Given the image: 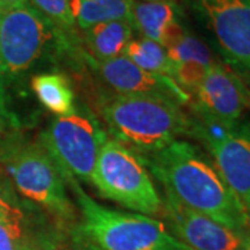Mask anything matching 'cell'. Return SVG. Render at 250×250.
<instances>
[{
  "label": "cell",
  "instance_id": "1",
  "mask_svg": "<svg viewBox=\"0 0 250 250\" xmlns=\"http://www.w3.org/2000/svg\"><path fill=\"white\" fill-rule=\"evenodd\" d=\"M139 157L181 203L250 238V215L199 146L178 139L160 152Z\"/></svg>",
  "mask_w": 250,
  "mask_h": 250
},
{
  "label": "cell",
  "instance_id": "2",
  "mask_svg": "<svg viewBox=\"0 0 250 250\" xmlns=\"http://www.w3.org/2000/svg\"><path fill=\"white\" fill-rule=\"evenodd\" d=\"M182 107L166 98L116 93L102 100L100 113L118 142L147 156L190 136V116Z\"/></svg>",
  "mask_w": 250,
  "mask_h": 250
},
{
  "label": "cell",
  "instance_id": "3",
  "mask_svg": "<svg viewBox=\"0 0 250 250\" xmlns=\"http://www.w3.org/2000/svg\"><path fill=\"white\" fill-rule=\"evenodd\" d=\"M80 207L77 236L96 250H192L166 224L143 214L121 213L95 202L74 178H64Z\"/></svg>",
  "mask_w": 250,
  "mask_h": 250
},
{
  "label": "cell",
  "instance_id": "4",
  "mask_svg": "<svg viewBox=\"0 0 250 250\" xmlns=\"http://www.w3.org/2000/svg\"><path fill=\"white\" fill-rule=\"evenodd\" d=\"M0 161L25 199L45 208L59 224L75 223L77 211L64 177L39 141L10 135L0 145Z\"/></svg>",
  "mask_w": 250,
  "mask_h": 250
},
{
  "label": "cell",
  "instance_id": "5",
  "mask_svg": "<svg viewBox=\"0 0 250 250\" xmlns=\"http://www.w3.org/2000/svg\"><path fill=\"white\" fill-rule=\"evenodd\" d=\"M90 185L99 195L143 215L161 214L163 200L141 157L107 138L99 152Z\"/></svg>",
  "mask_w": 250,
  "mask_h": 250
},
{
  "label": "cell",
  "instance_id": "6",
  "mask_svg": "<svg viewBox=\"0 0 250 250\" xmlns=\"http://www.w3.org/2000/svg\"><path fill=\"white\" fill-rule=\"evenodd\" d=\"M107 135L89 110L77 107L68 116L57 117L39 136L64 178L90 184L99 152Z\"/></svg>",
  "mask_w": 250,
  "mask_h": 250
},
{
  "label": "cell",
  "instance_id": "7",
  "mask_svg": "<svg viewBox=\"0 0 250 250\" xmlns=\"http://www.w3.org/2000/svg\"><path fill=\"white\" fill-rule=\"evenodd\" d=\"M62 34L31 3L4 10L0 16V60L6 77L31 70L52 46H68Z\"/></svg>",
  "mask_w": 250,
  "mask_h": 250
},
{
  "label": "cell",
  "instance_id": "8",
  "mask_svg": "<svg viewBox=\"0 0 250 250\" xmlns=\"http://www.w3.org/2000/svg\"><path fill=\"white\" fill-rule=\"evenodd\" d=\"M225 62L250 75V0H187Z\"/></svg>",
  "mask_w": 250,
  "mask_h": 250
},
{
  "label": "cell",
  "instance_id": "9",
  "mask_svg": "<svg viewBox=\"0 0 250 250\" xmlns=\"http://www.w3.org/2000/svg\"><path fill=\"white\" fill-rule=\"evenodd\" d=\"M190 114L235 124L250 110V88L228 64L214 62L190 96Z\"/></svg>",
  "mask_w": 250,
  "mask_h": 250
},
{
  "label": "cell",
  "instance_id": "10",
  "mask_svg": "<svg viewBox=\"0 0 250 250\" xmlns=\"http://www.w3.org/2000/svg\"><path fill=\"white\" fill-rule=\"evenodd\" d=\"M161 215L171 235L192 250H246L250 238L189 208L164 190Z\"/></svg>",
  "mask_w": 250,
  "mask_h": 250
},
{
  "label": "cell",
  "instance_id": "11",
  "mask_svg": "<svg viewBox=\"0 0 250 250\" xmlns=\"http://www.w3.org/2000/svg\"><path fill=\"white\" fill-rule=\"evenodd\" d=\"M89 64L103 82L120 95L157 96L174 100L181 106L190 104V96L179 88L175 81L164 75L145 71L125 56L104 62H98L90 57Z\"/></svg>",
  "mask_w": 250,
  "mask_h": 250
},
{
  "label": "cell",
  "instance_id": "12",
  "mask_svg": "<svg viewBox=\"0 0 250 250\" xmlns=\"http://www.w3.org/2000/svg\"><path fill=\"white\" fill-rule=\"evenodd\" d=\"M205 147L233 195L250 215V117H243L224 138Z\"/></svg>",
  "mask_w": 250,
  "mask_h": 250
},
{
  "label": "cell",
  "instance_id": "13",
  "mask_svg": "<svg viewBox=\"0 0 250 250\" xmlns=\"http://www.w3.org/2000/svg\"><path fill=\"white\" fill-rule=\"evenodd\" d=\"M134 27L128 21H110L85 29L83 41L93 60L104 62L124 56L134 39Z\"/></svg>",
  "mask_w": 250,
  "mask_h": 250
},
{
  "label": "cell",
  "instance_id": "14",
  "mask_svg": "<svg viewBox=\"0 0 250 250\" xmlns=\"http://www.w3.org/2000/svg\"><path fill=\"white\" fill-rule=\"evenodd\" d=\"M182 10L174 1H139L132 0L131 25L142 38L160 42L161 32L170 22L179 20Z\"/></svg>",
  "mask_w": 250,
  "mask_h": 250
},
{
  "label": "cell",
  "instance_id": "15",
  "mask_svg": "<svg viewBox=\"0 0 250 250\" xmlns=\"http://www.w3.org/2000/svg\"><path fill=\"white\" fill-rule=\"evenodd\" d=\"M41 104L57 117L68 116L75 111V95L70 80L62 72L38 74L31 81Z\"/></svg>",
  "mask_w": 250,
  "mask_h": 250
},
{
  "label": "cell",
  "instance_id": "16",
  "mask_svg": "<svg viewBox=\"0 0 250 250\" xmlns=\"http://www.w3.org/2000/svg\"><path fill=\"white\" fill-rule=\"evenodd\" d=\"M75 24L83 31L110 21L131 22L132 0H71Z\"/></svg>",
  "mask_w": 250,
  "mask_h": 250
},
{
  "label": "cell",
  "instance_id": "17",
  "mask_svg": "<svg viewBox=\"0 0 250 250\" xmlns=\"http://www.w3.org/2000/svg\"><path fill=\"white\" fill-rule=\"evenodd\" d=\"M124 56L145 71L164 75L172 80L174 64L167 50L154 41L146 38L132 39L126 46Z\"/></svg>",
  "mask_w": 250,
  "mask_h": 250
},
{
  "label": "cell",
  "instance_id": "18",
  "mask_svg": "<svg viewBox=\"0 0 250 250\" xmlns=\"http://www.w3.org/2000/svg\"><path fill=\"white\" fill-rule=\"evenodd\" d=\"M167 53L174 65L181 62H200L205 65H211L215 62L208 47L189 31L167 50Z\"/></svg>",
  "mask_w": 250,
  "mask_h": 250
},
{
  "label": "cell",
  "instance_id": "19",
  "mask_svg": "<svg viewBox=\"0 0 250 250\" xmlns=\"http://www.w3.org/2000/svg\"><path fill=\"white\" fill-rule=\"evenodd\" d=\"M70 1L71 0H29L38 11L49 18L64 34H70L75 27Z\"/></svg>",
  "mask_w": 250,
  "mask_h": 250
},
{
  "label": "cell",
  "instance_id": "20",
  "mask_svg": "<svg viewBox=\"0 0 250 250\" xmlns=\"http://www.w3.org/2000/svg\"><path fill=\"white\" fill-rule=\"evenodd\" d=\"M21 221L0 218V250H17Z\"/></svg>",
  "mask_w": 250,
  "mask_h": 250
},
{
  "label": "cell",
  "instance_id": "21",
  "mask_svg": "<svg viewBox=\"0 0 250 250\" xmlns=\"http://www.w3.org/2000/svg\"><path fill=\"white\" fill-rule=\"evenodd\" d=\"M0 218H7L14 221H21L22 213L18 205L14 202V197L10 192L9 187L0 177Z\"/></svg>",
  "mask_w": 250,
  "mask_h": 250
},
{
  "label": "cell",
  "instance_id": "22",
  "mask_svg": "<svg viewBox=\"0 0 250 250\" xmlns=\"http://www.w3.org/2000/svg\"><path fill=\"white\" fill-rule=\"evenodd\" d=\"M49 250H96L88 245L86 242H83L80 236H77L75 232L71 233V239L70 242H53Z\"/></svg>",
  "mask_w": 250,
  "mask_h": 250
},
{
  "label": "cell",
  "instance_id": "23",
  "mask_svg": "<svg viewBox=\"0 0 250 250\" xmlns=\"http://www.w3.org/2000/svg\"><path fill=\"white\" fill-rule=\"evenodd\" d=\"M6 74L1 65L0 60V123L7 117V108H6V102H4V83H6Z\"/></svg>",
  "mask_w": 250,
  "mask_h": 250
},
{
  "label": "cell",
  "instance_id": "24",
  "mask_svg": "<svg viewBox=\"0 0 250 250\" xmlns=\"http://www.w3.org/2000/svg\"><path fill=\"white\" fill-rule=\"evenodd\" d=\"M29 3V0H0V4L3 6V9H13V7H18V6H22V4H27Z\"/></svg>",
  "mask_w": 250,
  "mask_h": 250
},
{
  "label": "cell",
  "instance_id": "25",
  "mask_svg": "<svg viewBox=\"0 0 250 250\" xmlns=\"http://www.w3.org/2000/svg\"><path fill=\"white\" fill-rule=\"evenodd\" d=\"M139 1H174V3H179V0H139Z\"/></svg>",
  "mask_w": 250,
  "mask_h": 250
},
{
  "label": "cell",
  "instance_id": "26",
  "mask_svg": "<svg viewBox=\"0 0 250 250\" xmlns=\"http://www.w3.org/2000/svg\"><path fill=\"white\" fill-rule=\"evenodd\" d=\"M17 250H31L29 248H25V246H17Z\"/></svg>",
  "mask_w": 250,
  "mask_h": 250
},
{
  "label": "cell",
  "instance_id": "27",
  "mask_svg": "<svg viewBox=\"0 0 250 250\" xmlns=\"http://www.w3.org/2000/svg\"><path fill=\"white\" fill-rule=\"evenodd\" d=\"M3 11H4V9H3V6H1V4H0V16H1V14H3Z\"/></svg>",
  "mask_w": 250,
  "mask_h": 250
}]
</instances>
